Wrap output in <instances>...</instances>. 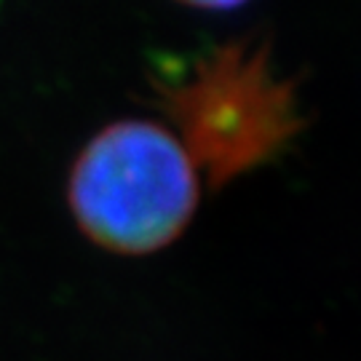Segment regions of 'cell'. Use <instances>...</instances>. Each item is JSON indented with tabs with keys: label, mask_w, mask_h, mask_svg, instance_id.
I'll list each match as a JSON object with an SVG mask.
<instances>
[{
	"label": "cell",
	"mask_w": 361,
	"mask_h": 361,
	"mask_svg": "<svg viewBox=\"0 0 361 361\" xmlns=\"http://www.w3.org/2000/svg\"><path fill=\"white\" fill-rule=\"evenodd\" d=\"M166 110L185 131L182 145L222 182L273 155L297 129L292 91L265 65V51L228 46L198 67L193 83L171 91Z\"/></svg>",
	"instance_id": "cell-2"
},
{
	"label": "cell",
	"mask_w": 361,
	"mask_h": 361,
	"mask_svg": "<svg viewBox=\"0 0 361 361\" xmlns=\"http://www.w3.org/2000/svg\"><path fill=\"white\" fill-rule=\"evenodd\" d=\"M177 3H185V6H193V8H214V11H222V8H238L249 0H177Z\"/></svg>",
	"instance_id": "cell-3"
},
{
	"label": "cell",
	"mask_w": 361,
	"mask_h": 361,
	"mask_svg": "<svg viewBox=\"0 0 361 361\" xmlns=\"http://www.w3.org/2000/svg\"><path fill=\"white\" fill-rule=\"evenodd\" d=\"M67 204L94 244L118 255H150L188 228L198 207V166L166 126L116 121L75 158Z\"/></svg>",
	"instance_id": "cell-1"
}]
</instances>
